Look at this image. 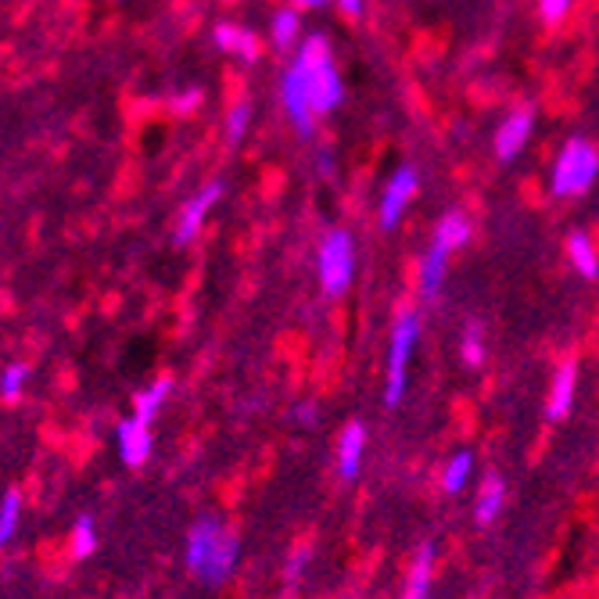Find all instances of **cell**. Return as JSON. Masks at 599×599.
Listing matches in <instances>:
<instances>
[{
  "label": "cell",
  "instance_id": "1",
  "mask_svg": "<svg viewBox=\"0 0 599 599\" xmlns=\"http://www.w3.org/2000/svg\"><path fill=\"white\" fill-rule=\"evenodd\" d=\"M342 76L331 62V44L323 36H309L298 58L280 79V101L288 108L295 130L302 137L317 133V115L334 112L342 104Z\"/></svg>",
  "mask_w": 599,
  "mask_h": 599
},
{
  "label": "cell",
  "instance_id": "2",
  "mask_svg": "<svg viewBox=\"0 0 599 599\" xmlns=\"http://www.w3.org/2000/svg\"><path fill=\"white\" fill-rule=\"evenodd\" d=\"M241 561V542L215 517H206L187 531V570L206 585H223Z\"/></svg>",
  "mask_w": 599,
  "mask_h": 599
},
{
  "label": "cell",
  "instance_id": "3",
  "mask_svg": "<svg viewBox=\"0 0 599 599\" xmlns=\"http://www.w3.org/2000/svg\"><path fill=\"white\" fill-rule=\"evenodd\" d=\"M420 342V317L417 312H399L391 326V352H388V385H385V406L395 410L406 399V380H410V356Z\"/></svg>",
  "mask_w": 599,
  "mask_h": 599
},
{
  "label": "cell",
  "instance_id": "4",
  "mask_svg": "<svg viewBox=\"0 0 599 599\" xmlns=\"http://www.w3.org/2000/svg\"><path fill=\"white\" fill-rule=\"evenodd\" d=\"M599 176V152L589 141H567V147L556 155L553 166V195L556 198H575L585 195Z\"/></svg>",
  "mask_w": 599,
  "mask_h": 599
},
{
  "label": "cell",
  "instance_id": "5",
  "mask_svg": "<svg viewBox=\"0 0 599 599\" xmlns=\"http://www.w3.org/2000/svg\"><path fill=\"white\" fill-rule=\"evenodd\" d=\"M320 284L326 298H342L356 277V244L345 230H326L320 244Z\"/></svg>",
  "mask_w": 599,
  "mask_h": 599
},
{
  "label": "cell",
  "instance_id": "6",
  "mask_svg": "<svg viewBox=\"0 0 599 599\" xmlns=\"http://www.w3.org/2000/svg\"><path fill=\"white\" fill-rule=\"evenodd\" d=\"M417 187H420V180H417V169L413 166L395 169V176H391L388 187H385V195H380V226L395 230V223L402 220L406 206L413 201Z\"/></svg>",
  "mask_w": 599,
  "mask_h": 599
},
{
  "label": "cell",
  "instance_id": "7",
  "mask_svg": "<svg viewBox=\"0 0 599 599\" xmlns=\"http://www.w3.org/2000/svg\"><path fill=\"white\" fill-rule=\"evenodd\" d=\"M223 198V184L220 180H212L198 190L195 198L187 201V209L180 215V223H176V244H190L198 234H201V226H206V215L212 212L215 201Z\"/></svg>",
  "mask_w": 599,
  "mask_h": 599
},
{
  "label": "cell",
  "instance_id": "8",
  "mask_svg": "<svg viewBox=\"0 0 599 599\" xmlns=\"http://www.w3.org/2000/svg\"><path fill=\"white\" fill-rule=\"evenodd\" d=\"M115 442H119V456L126 467H144L152 459V424H141L137 417L122 420L119 431H115Z\"/></svg>",
  "mask_w": 599,
  "mask_h": 599
},
{
  "label": "cell",
  "instance_id": "9",
  "mask_svg": "<svg viewBox=\"0 0 599 599\" xmlns=\"http://www.w3.org/2000/svg\"><path fill=\"white\" fill-rule=\"evenodd\" d=\"M366 428L359 420H352V424L337 434V478L342 481H356L359 470H363V453H366Z\"/></svg>",
  "mask_w": 599,
  "mask_h": 599
},
{
  "label": "cell",
  "instance_id": "10",
  "mask_svg": "<svg viewBox=\"0 0 599 599\" xmlns=\"http://www.w3.org/2000/svg\"><path fill=\"white\" fill-rule=\"evenodd\" d=\"M531 126H535V115H531V108H517V112H510V119L502 122L499 133H496V155H499V162H513L517 155L524 152V144L531 137Z\"/></svg>",
  "mask_w": 599,
  "mask_h": 599
},
{
  "label": "cell",
  "instance_id": "11",
  "mask_svg": "<svg viewBox=\"0 0 599 599\" xmlns=\"http://www.w3.org/2000/svg\"><path fill=\"white\" fill-rule=\"evenodd\" d=\"M575 391H578V366L575 363H561L553 374V385H550V399H546V420H564L575 406Z\"/></svg>",
  "mask_w": 599,
  "mask_h": 599
},
{
  "label": "cell",
  "instance_id": "12",
  "mask_svg": "<svg viewBox=\"0 0 599 599\" xmlns=\"http://www.w3.org/2000/svg\"><path fill=\"white\" fill-rule=\"evenodd\" d=\"M431 585H434V546L424 542L410 564V578H406L402 599H431Z\"/></svg>",
  "mask_w": 599,
  "mask_h": 599
},
{
  "label": "cell",
  "instance_id": "13",
  "mask_svg": "<svg viewBox=\"0 0 599 599\" xmlns=\"http://www.w3.org/2000/svg\"><path fill=\"white\" fill-rule=\"evenodd\" d=\"M448 248H442L439 241H431V252L424 255V266H420V295L424 302H434L442 291V280H445V266H448Z\"/></svg>",
  "mask_w": 599,
  "mask_h": 599
},
{
  "label": "cell",
  "instance_id": "14",
  "mask_svg": "<svg viewBox=\"0 0 599 599\" xmlns=\"http://www.w3.org/2000/svg\"><path fill=\"white\" fill-rule=\"evenodd\" d=\"M507 507V481L499 478V474H488L481 492H478V502H474V513H478V524L488 528L496 524V517Z\"/></svg>",
  "mask_w": 599,
  "mask_h": 599
},
{
  "label": "cell",
  "instance_id": "15",
  "mask_svg": "<svg viewBox=\"0 0 599 599\" xmlns=\"http://www.w3.org/2000/svg\"><path fill=\"white\" fill-rule=\"evenodd\" d=\"M212 40H215V47L234 51V54H241L244 62H255L258 58V36L252 30H241V25H234V22H220V25H215Z\"/></svg>",
  "mask_w": 599,
  "mask_h": 599
},
{
  "label": "cell",
  "instance_id": "16",
  "mask_svg": "<svg viewBox=\"0 0 599 599\" xmlns=\"http://www.w3.org/2000/svg\"><path fill=\"white\" fill-rule=\"evenodd\" d=\"M169 391H173L169 377H158L155 385H147L144 391H137V395H133V417H137L141 424H152V420L158 417V410H162V402L169 399Z\"/></svg>",
  "mask_w": 599,
  "mask_h": 599
},
{
  "label": "cell",
  "instance_id": "17",
  "mask_svg": "<svg viewBox=\"0 0 599 599\" xmlns=\"http://www.w3.org/2000/svg\"><path fill=\"white\" fill-rule=\"evenodd\" d=\"M431 241H439L442 248H448V252L463 248V244L470 241V220L463 212H445L442 220H439V226H434Z\"/></svg>",
  "mask_w": 599,
  "mask_h": 599
},
{
  "label": "cell",
  "instance_id": "18",
  "mask_svg": "<svg viewBox=\"0 0 599 599\" xmlns=\"http://www.w3.org/2000/svg\"><path fill=\"white\" fill-rule=\"evenodd\" d=\"M567 258L581 277H589V280L599 277V258H596V244H592L589 234H570L567 237Z\"/></svg>",
  "mask_w": 599,
  "mask_h": 599
},
{
  "label": "cell",
  "instance_id": "19",
  "mask_svg": "<svg viewBox=\"0 0 599 599\" xmlns=\"http://www.w3.org/2000/svg\"><path fill=\"white\" fill-rule=\"evenodd\" d=\"M470 474H474V456L470 453H456L453 459L445 463V470H442V488H445L448 496H459L463 488H467Z\"/></svg>",
  "mask_w": 599,
  "mask_h": 599
},
{
  "label": "cell",
  "instance_id": "20",
  "mask_svg": "<svg viewBox=\"0 0 599 599\" xmlns=\"http://www.w3.org/2000/svg\"><path fill=\"white\" fill-rule=\"evenodd\" d=\"M298 8H284L274 15V47L277 51H291L298 44Z\"/></svg>",
  "mask_w": 599,
  "mask_h": 599
},
{
  "label": "cell",
  "instance_id": "21",
  "mask_svg": "<svg viewBox=\"0 0 599 599\" xmlns=\"http://www.w3.org/2000/svg\"><path fill=\"white\" fill-rule=\"evenodd\" d=\"M459 356L467 366H481L485 363V326L478 320H470L463 326V342H459Z\"/></svg>",
  "mask_w": 599,
  "mask_h": 599
},
{
  "label": "cell",
  "instance_id": "22",
  "mask_svg": "<svg viewBox=\"0 0 599 599\" xmlns=\"http://www.w3.org/2000/svg\"><path fill=\"white\" fill-rule=\"evenodd\" d=\"M19 517H22V492L19 488H8L4 499H0V542L15 539Z\"/></svg>",
  "mask_w": 599,
  "mask_h": 599
},
{
  "label": "cell",
  "instance_id": "23",
  "mask_svg": "<svg viewBox=\"0 0 599 599\" xmlns=\"http://www.w3.org/2000/svg\"><path fill=\"white\" fill-rule=\"evenodd\" d=\"M93 553H98V524H93V517L84 513L73 528V556L76 561H87Z\"/></svg>",
  "mask_w": 599,
  "mask_h": 599
},
{
  "label": "cell",
  "instance_id": "24",
  "mask_svg": "<svg viewBox=\"0 0 599 599\" xmlns=\"http://www.w3.org/2000/svg\"><path fill=\"white\" fill-rule=\"evenodd\" d=\"M25 380H30V370H25L22 363H11L8 370H4V377H0V399H4V402H19Z\"/></svg>",
  "mask_w": 599,
  "mask_h": 599
},
{
  "label": "cell",
  "instance_id": "25",
  "mask_svg": "<svg viewBox=\"0 0 599 599\" xmlns=\"http://www.w3.org/2000/svg\"><path fill=\"white\" fill-rule=\"evenodd\" d=\"M248 119H252V108L248 104H237L234 112H230V119H226V137H230V144H237L244 137V130H248Z\"/></svg>",
  "mask_w": 599,
  "mask_h": 599
},
{
  "label": "cell",
  "instance_id": "26",
  "mask_svg": "<svg viewBox=\"0 0 599 599\" xmlns=\"http://www.w3.org/2000/svg\"><path fill=\"white\" fill-rule=\"evenodd\" d=\"M309 561H312V546H306V542H302V546H298V550L288 556V564H284V578H288V581H298V578H302V570H306Z\"/></svg>",
  "mask_w": 599,
  "mask_h": 599
},
{
  "label": "cell",
  "instance_id": "27",
  "mask_svg": "<svg viewBox=\"0 0 599 599\" xmlns=\"http://www.w3.org/2000/svg\"><path fill=\"white\" fill-rule=\"evenodd\" d=\"M570 4H575V0H539V11H542V19L553 25V22H561L567 15Z\"/></svg>",
  "mask_w": 599,
  "mask_h": 599
},
{
  "label": "cell",
  "instance_id": "28",
  "mask_svg": "<svg viewBox=\"0 0 599 599\" xmlns=\"http://www.w3.org/2000/svg\"><path fill=\"white\" fill-rule=\"evenodd\" d=\"M198 104H201V90H187V93H180V98L173 101V112L187 115V112H195Z\"/></svg>",
  "mask_w": 599,
  "mask_h": 599
},
{
  "label": "cell",
  "instance_id": "29",
  "mask_svg": "<svg viewBox=\"0 0 599 599\" xmlns=\"http://www.w3.org/2000/svg\"><path fill=\"white\" fill-rule=\"evenodd\" d=\"M295 420H298V424H317V420H320V410H317V402H298V410H295Z\"/></svg>",
  "mask_w": 599,
  "mask_h": 599
},
{
  "label": "cell",
  "instance_id": "30",
  "mask_svg": "<svg viewBox=\"0 0 599 599\" xmlns=\"http://www.w3.org/2000/svg\"><path fill=\"white\" fill-rule=\"evenodd\" d=\"M337 8H342L348 19H359L363 15V0H337Z\"/></svg>",
  "mask_w": 599,
  "mask_h": 599
},
{
  "label": "cell",
  "instance_id": "31",
  "mask_svg": "<svg viewBox=\"0 0 599 599\" xmlns=\"http://www.w3.org/2000/svg\"><path fill=\"white\" fill-rule=\"evenodd\" d=\"M317 166H320L323 176H331V173H334V155H331V152H320V155H317Z\"/></svg>",
  "mask_w": 599,
  "mask_h": 599
},
{
  "label": "cell",
  "instance_id": "32",
  "mask_svg": "<svg viewBox=\"0 0 599 599\" xmlns=\"http://www.w3.org/2000/svg\"><path fill=\"white\" fill-rule=\"evenodd\" d=\"M326 4V0H295V8L298 11H306V8H323Z\"/></svg>",
  "mask_w": 599,
  "mask_h": 599
}]
</instances>
